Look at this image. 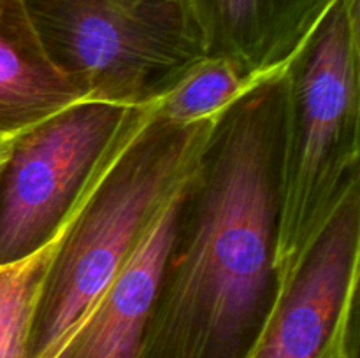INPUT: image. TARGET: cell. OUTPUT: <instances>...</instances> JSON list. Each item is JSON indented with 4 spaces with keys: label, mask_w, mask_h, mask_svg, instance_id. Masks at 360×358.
<instances>
[{
    "label": "cell",
    "mask_w": 360,
    "mask_h": 358,
    "mask_svg": "<svg viewBox=\"0 0 360 358\" xmlns=\"http://www.w3.org/2000/svg\"><path fill=\"white\" fill-rule=\"evenodd\" d=\"M88 100L49 58L23 0H0V135L27 133Z\"/></svg>",
    "instance_id": "9"
},
{
    "label": "cell",
    "mask_w": 360,
    "mask_h": 358,
    "mask_svg": "<svg viewBox=\"0 0 360 358\" xmlns=\"http://www.w3.org/2000/svg\"><path fill=\"white\" fill-rule=\"evenodd\" d=\"M23 135H25V133H13V135H0V172H2V168L6 167L7 160H9L11 153H13V150H14V146H16V142Z\"/></svg>",
    "instance_id": "12"
},
{
    "label": "cell",
    "mask_w": 360,
    "mask_h": 358,
    "mask_svg": "<svg viewBox=\"0 0 360 358\" xmlns=\"http://www.w3.org/2000/svg\"><path fill=\"white\" fill-rule=\"evenodd\" d=\"M360 0H334L283 72L274 270L278 293L360 190Z\"/></svg>",
    "instance_id": "3"
},
{
    "label": "cell",
    "mask_w": 360,
    "mask_h": 358,
    "mask_svg": "<svg viewBox=\"0 0 360 358\" xmlns=\"http://www.w3.org/2000/svg\"><path fill=\"white\" fill-rule=\"evenodd\" d=\"M360 190L352 193L276 295L246 358L359 357Z\"/></svg>",
    "instance_id": "6"
},
{
    "label": "cell",
    "mask_w": 360,
    "mask_h": 358,
    "mask_svg": "<svg viewBox=\"0 0 360 358\" xmlns=\"http://www.w3.org/2000/svg\"><path fill=\"white\" fill-rule=\"evenodd\" d=\"M266 81L250 76L229 60L204 56L158 95V112L169 121L190 125L220 114Z\"/></svg>",
    "instance_id": "11"
},
{
    "label": "cell",
    "mask_w": 360,
    "mask_h": 358,
    "mask_svg": "<svg viewBox=\"0 0 360 358\" xmlns=\"http://www.w3.org/2000/svg\"><path fill=\"white\" fill-rule=\"evenodd\" d=\"M350 358H359V357H350Z\"/></svg>",
    "instance_id": "13"
},
{
    "label": "cell",
    "mask_w": 360,
    "mask_h": 358,
    "mask_svg": "<svg viewBox=\"0 0 360 358\" xmlns=\"http://www.w3.org/2000/svg\"><path fill=\"white\" fill-rule=\"evenodd\" d=\"M88 183L90 179L58 230L46 244L23 258L0 263V358H28L32 329L46 276L70 223L76 218Z\"/></svg>",
    "instance_id": "10"
},
{
    "label": "cell",
    "mask_w": 360,
    "mask_h": 358,
    "mask_svg": "<svg viewBox=\"0 0 360 358\" xmlns=\"http://www.w3.org/2000/svg\"><path fill=\"white\" fill-rule=\"evenodd\" d=\"M127 111L81 102L18 140L0 172V263L28 256L53 237Z\"/></svg>",
    "instance_id": "5"
},
{
    "label": "cell",
    "mask_w": 360,
    "mask_h": 358,
    "mask_svg": "<svg viewBox=\"0 0 360 358\" xmlns=\"http://www.w3.org/2000/svg\"><path fill=\"white\" fill-rule=\"evenodd\" d=\"M334 0H185L204 55L281 76Z\"/></svg>",
    "instance_id": "8"
},
{
    "label": "cell",
    "mask_w": 360,
    "mask_h": 358,
    "mask_svg": "<svg viewBox=\"0 0 360 358\" xmlns=\"http://www.w3.org/2000/svg\"><path fill=\"white\" fill-rule=\"evenodd\" d=\"M224 112L178 125L162 118L158 97L129 107L49 267L28 358H49L101 298L155 214L197 171Z\"/></svg>",
    "instance_id": "2"
},
{
    "label": "cell",
    "mask_w": 360,
    "mask_h": 358,
    "mask_svg": "<svg viewBox=\"0 0 360 358\" xmlns=\"http://www.w3.org/2000/svg\"><path fill=\"white\" fill-rule=\"evenodd\" d=\"M55 65L90 100L134 107L204 58L185 0H23Z\"/></svg>",
    "instance_id": "4"
},
{
    "label": "cell",
    "mask_w": 360,
    "mask_h": 358,
    "mask_svg": "<svg viewBox=\"0 0 360 358\" xmlns=\"http://www.w3.org/2000/svg\"><path fill=\"white\" fill-rule=\"evenodd\" d=\"M283 74L221 114L185 188L137 358H246L278 295Z\"/></svg>",
    "instance_id": "1"
},
{
    "label": "cell",
    "mask_w": 360,
    "mask_h": 358,
    "mask_svg": "<svg viewBox=\"0 0 360 358\" xmlns=\"http://www.w3.org/2000/svg\"><path fill=\"white\" fill-rule=\"evenodd\" d=\"M188 181L155 214L115 279L49 358H137Z\"/></svg>",
    "instance_id": "7"
}]
</instances>
